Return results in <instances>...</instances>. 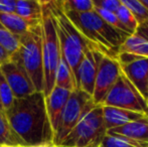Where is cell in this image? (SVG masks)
Wrapping results in <instances>:
<instances>
[{"label": "cell", "instance_id": "6da1fadb", "mask_svg": "<svg viewBox=\"0 0 148 147\" xmlns=\"http://www.w3.org/2000/svg\"><path fill=\"white\" fill-rule=\"evenodd\" d=\"M5 116L21 147L53 142V132L42 92H34L24 98L14 99L11 107L5 111Z\"/></svg>", "mask_w": 148, "mask_h": 147}, {"label": "cell", "instance_id": "7a4b0ae2", "mask_svg": "<svg viewBox=\"0 0 148 147\" xmlns=\"http://www.w3.org/2000/svg\"><path fill=\"white\" fill-rule=\"evenodd\" d=\"M78 31L104 55L117 59L119 47L129 36L107 24L95 10L84 13L64 12Z\"/></svg>", "mask_w": 148, "mask_h": 147}, {"label": "cell", "instance_id": "3957f363", "mask_svg": "<svg viewBox=\"0 0 148 147\" xmlns=\"http://www.w3.org/2000/svg\"><path fill=\"white\" fill-rule=\"evenodd\" d=\"M49 6L56 18L60 55L69 65L76 81L78 69L85 53L88 49H96L69 20L60 8L59 1H49Z\"/></svg>", "mask_w": 148, "mask_h": 147}, {"label": "cell", "instance_id": "277c9868", "mask_svg": "<svg viewBox=\"0 0 148 147\" xmlns=\"http://www.w3.org/2000/svg\"><path fill=\"white\" fill-rule=\"evenodd\" d=\"M41 39H42L43 94L49 96L55 88V78L60 59V49L56 25V18L49 6V1H41Z\"/></svg>", "mask_w": 148, "mask_h": 147}, {"label": "cell", "instance_id": "5b68a950", "mask_svg": "<svg viewBox=\"0 0 148 147\" xmlns=\"http://www.w3.org/2000/svg\"><path fill=\"white\" fill-rule=\"evenodd\" d=\"M10 59L18 62L21 65L30 78L35 92L43 93L42 39L40 23L20 36L19 49L10 57Z\"/></svg>", "mask_w": 148, "mask_h": 147}, {"label": "cell", "instance_id": "8992f818", "mask_svg": "<svg viewBox=\"0 0 148 147\" xmlns=\"http://www.w3.org/2000/svg\"><path fill=\"white\" fill-rule=\"evenodd\" d=\"M107 130L101 105H96L70 132L59 147H100Z\"/></svg>", "mask_w": 148, "mask_h": 147}, {"label": "cell", "instance_id": "52a82bcc", "mask_svg": "<svg viewBox=\"0 0 148 147\" xmlns=\"http://www.w3.org/2000/svg\"><path fill=\"white\" fill-rule=\"evenodd\" d=\"M95 106L92 97L88 94L81 90L73 91L53 134V143L60 146L64 138L76 127L79 121Z\"/></svg>", "mask_w": 148, "mask_h": 147}, {"label": "cell", "instance_id": "ba28073f", "mask_svg": "<svg viewBox=\"0 0 148 147\" xmlns=\"http://www.w3.org/2000/svg\"><path fill=\"white\" fill-rule=\"evenodd\" d=\"M101 106L142 113L148 116V104L128 79L121 74L117 82L105 97Z\"/></svg>", "mask_w": 148, "mask_h": 147}, {"label": "cell", "instance_id": "9c48e42d", "mask_svg": "<svg viewBox=\"0 0 148 147\" xmlns=\"http://www.w3.org/2000/svg\"><path fill=\"white\" fill-rule=\"evenodd\" d=\"M122 74L120 65L116 59H112L107 55H103L98 68L94 87L93 100L95 105H101L105 97L110 92L119 77Z\"/></svg>", "mask_w": 148, "mask_h": 147}, {"label": "cell", "instance_id": "30bf717a", "mask_svg": "<svg viewBox=\"0 0 148 147\" xmlns=\"http://www.w3.org/2000/svg\"><path fill=\"white\" fill-rule=\"evenodd\" d=\"M0 72L9 85L14 99L24 98L35 92L30 78L18 62L10 59L4 63L0 66Z\"/></svg>", "mask_w": 148, "mask_h": 147}, {"label": "cell", "instance_id": "8fae6325", "mask_svg": "<svg viewBox=\"0 0 148 147\" xmlns=\"http://www.w3.org/2000/svg\"><path fill=\"white\" fill-rule=\"evenodd\" d=\"M103 55V53L94 49H88L85 53L76 77L77 90L83 91L91 97L93 96L96 76Z\"/></svg>", "mask_w": 148, "mask_h": 147}, {"label": "cell", "instance_id": "7c38bea8", "mask_svg": "<svg viewBox=\"0 0 148 147\" xmlns=\"http://www.w3.org/2000/svg\"><path fill=\"white\" fill-rule=\"evenodd\" d=\"M123 75L134 86L147 102L148 98V57H139L134 62L120 65Z\"/></svg>", "mask_w": 148, "mask_h": 147}, {"label": "cell", "instance_id": "4fadbf2b", "mask_svg": "<svg viewBox=\"0 0 148 147\" xmlns=\"http://www.w3.org/2000/svg\"><path fill=\"white\" fill-rule=\"evenodd\" d=\"M71 93H72L71 91L55 87L49 96L45 97V108L53 134L58 128L60 116L70 98Z\"/></svg>", "mask_w": 148, "mask_h": 147}, {"label": "cell", "instance_id": "5bb4252c", "mask_svg": "<svg viewBox=\"0 0 148 147\" xmlns=\"http://www.w3.org/2000/svg\"><path fill=\"white\" fill-rule=\"evenodd\" d=\"M102 110H103L104 124L107 131L148 117L145 114L119 109L115 107L102 106Z\"/></svg>", "mask_w": 148, "mask_h": 147}, {"label": "cell", "instance_id": "9a60e30c", "mask_svg": "<svg viewBox=\"0 0 148 147\" xmlns=\"http://www.w3.org/2000/svg\"><path fill=\"white\" fill-rule=\"evenodd\" d=\"M107 133L124 136V137L148 144V117L142 120L131 122L121 127L108 130Z\"/></svg>", "mask_w": 148, "mask_h": 147}, {"label": "cell", "instance_id": "2e32d148", "mask_svg": "<svg viewBox=\"0 0 148 147\" xmlns=\"http://www.w3.org/2000/svg\"><path fill=\"white\" fill-rule=\"evenodd\" d=\"M39 23L40 21H29L18 16L16 13H0V25L18 36L25 34Z\"/></svg>", "mask_w": 148, "mask_h": 147}, {"label": "cell", "instance_id": "e0dca14e", "mask_svg": "<svg viewBox=\"0 0 148 147\" xmlns=\"http://www.w3.org/2000/svg\"><path fill=\"white\" fill-rule=\"evenodd\" d=\"M18 16L29 21H40L42 15L41 1L36 0H18L16 1L15 12Z\"/></svg>", "mask_w": 148, "mask_h": 147}, {"label": "cell", "instance_id": "ac0fdd59", "mask_svg": "<svg viewBox=\"0 0 148 147\" xmlns=\"http://www.w3.org/2000/svg\"><path fill=\"white\" fill-rule=\"evenodd\" d=\"M119 53H129L142 57H148V40L137 34L129 36L119 47Z\"/></svg>", "mask_w": 148, "mask_h": 147}, {"label": "cell", "instance_id": "d6986e66", "mask_svg": "<svg viewBox=\"0 0 148 147\" xmlns=\"http://www.w3.org/2000/svg\"><path fill=\"white\" fill-rule=\"evenodd\" d=\"M55 87L64 89V90L71 91V92L77 90L74 75H73L70 67H69V65L66 64V62L64 61V59L62 57H60L59 66H58L57 69V73H56Z\"/></svg>", "mask_w": 148, "mask_h": 147}, {"label": "cell", "instance_id": "ffe728a7", "mask_svg": "<svg viewBox=\"0 0 148 147\" xmlns=\"http://www.w3.org/2000/svg\"><path fill=\"white\" fill-rule=\"evenodd\" d=\"M21 146L18 138L13 133L5 113L0 112V147L1 146Z\"/></svg>", "mask_w": 148, "mask_h": 147}, {"label": "cell", "instance_id": "44dd1931", "mask_svg": "<svg viewBox=\"0 0 148 147\" xmlns=\"http://www.w3.org/2000/svg\"><path fill=\"white\" fill-rule=\"evenodd\" d=\"M100 147H148V144L124 137V136L106 133Z\"/></svg>", "mask_w": 148, "mask_h": 147}, {"label": "cell", "instance_id": "7402d4cb", "mask_svg": "<svg viewBox=\"0 0 148 147\" xmlns=\"http://www.w3.org/2000/svg\"><path fill=\"white\" fill-rule=\"evenodd\" d=\"M0 46L3 47L11 57L19 49L20 36L11 34L5 28L0 27Z\"/></svg>", "mask_w": 148, "mask_h": 147}, {"label": "cell", "instance_id": "603a6c76", "mask_svg": "<svg viewBox=\"0 0 148 147\" xmlns=\"http://www.w3.org/2000/svg\"><path fill=\"white\" fill-rule=\"evenodd\" d=\"M60 6L64 12H77L84 13L94 10V4L92 0H64L59 1Z\"/></svg>", "mask_w": 148, "mask_h": 147}, {"label": "cell", "instance_id": "cb8c5ba5", "mask_svg": "<svg viewBox=\"0 0 148 147\" xmlns=\"http://www.w3.org/2000/svg\"><path fill=\"white\" fill-rule=\"evenodd\" d=\"M121 2L123 5L128 8L139 25L148 20V9L141 1L139 0H121Z\"/></svg>", "mask_w": 148, "mask_h": 147}, {"label": "cell", "instance_id": "d4e9b609", "mask_svg": "<svg viewBox=\"0 0 148 147\" xmlns=\"http://www.w3.org/2000/svg\"><path fill=\"white\" fill-rule=\"evenodd\" d=\"M115 14L117 16L118 20L121 22V24L130 32V34H133L136 32L139 24L126 6L121 4V6L119 7V9L117 10V12Z\"/></svg>", "mask_w": 148, "mask_h": 147}, {"label": "cell", "instance_id": "484cf974", "mask_svg": "<svg viewBox=\"0 0 148 147\" xmlns=\"http://www.w3.org/2000/svg\"><path fill=\"white\" fill-rule=\"evenodd\" d=\"M13 101H14L13 93H12L9 85L6 82L4 76L0 72V102H1L4 113L11 107Z\"/></svg>", "mask_w": 148, "mask_h": 147}, {"label": "cell", "instance_id": "4316f807", "mask_svg": "<svg viewBox=\"0 0 148 147\" xmlns=\"http://www.w3.org/2000/svg\"><path fill=\"white\" fill-rule=\"evenodd\" d=\"M95 8L106 10V11L116 13L121 6V0H92Z\"/></svg>", "mask_w": 148, "mask_h": 147}, {"label": "cell", "instance_id": "83f0119b", "mask_svg": "<svg viewBox=\"0 0 148 147\" xmlns=\"http://www.w3.org/2000/svg\"><path fill=\"white\" fill-rule=\"evenodd\" d=\"M15 0H0V13H14Z\"/></svg>", "mask_w": 148, "mask_h": 147}, {"label": "cell", "instance_id": "f1b7e54d", "mask_svg": "<svg viewBox=\"0 0 148 147\" xmlns=\"http://www.w3.org/2000/svg\"><path fill=\"white\" fill-rule=\"evenodd\" d=\"M135 34L143 36L144 38H146L148 40V20L147 21H145L144 23L138 25V28H137V30H136Z\"/></svg>", "mask_w": 148, "mask_h": 147}, {"label": "cell", "instance_id": "f546056e", "mask_svg": "<svg viewBox=\"0 0 148 147\" xmlns=\"http://www.w3.org/2000/svg\"><path fill=\"white\" fill-rule=\"evenodd\" d=\"M8 61H10V57L6 51L2 46H0V66L3 65L4 63H7Z\"/></svg>", "mask_w": 148, "mask_h": 147}, {"label": "cell", "instance_id": "4dcf8cb0", "mask_svg": "<svg viewBox=\"0 0 148 147\" xmlns=\"http://www.w3.org/2000/svg\"><path fill=\"white\" fill-rule=\"evenodd\" d=\"M32 147H59V146L56 145L53 142H47V143H42V144H39V145L32 146Z\"/></svg>", "mask_w": 148, "mask_h": 147}, {"label": "cell", "instance_id": "1f68e13d", "mask_svg": "<svg viewBox=\"0 0 148 147\" xmlns=\"http://www.w3.org/2000/svg\"><path fill=\"white\" fill-rule=\"evenodd\" d=\"M141 2H142V3L144 4L145 7H146L147 9H148V0H142V1H141Z\"/></svg>", "mask_w": 148, "mask_h": 147}, {"label": "cell", "instance_id": "d6a6232c", "mask_svg": "<svg viewBox=\"0 0 148 147\" xmlns=\"http://www.w3.org/2000/svg\"><path fill=\"white\" fill-rule=\"evenodd\" d=\"M0 112H3V113H4L3 108H2V105H1V102H0Z\"/></svg>", "mask_w": 148, "mask_h": 147}, {"label": "cell", "instance_id": "836d02e7", "mask_svg": "<svg viewBox=\"0 0 148 147\" xmlns=\"http://www.w3.org/2000/svg\"><path fill=\"white\" fill-rule=\"evenodd\" d=\"M1 147H21V146H1Z\"/></svg>", "mask_w": 148, "mask_h": 147}, {"label": "cell", "instance_id": "e575fe53", "mask_svg": "<svg viewBox=\"0 0 148 147\" xmlns=\"http://www.w3.org/2000/svg\"><path fill=\"white\" fill-rule=\"evenodd\" d=\"M147 104H148V98H147Z\"/></svg>", "mask_w": 148, "mask_h": 147}, {"label": "cell", "instance_id": "d590c367", "mask_svg": "<svg viewBox=\"0 0 148 147\" xmlns=\"http://www.w3.org/2000/svg\"><path fill=\"white\" fill-rule=\"evenodd\" d=\"M0 27H2V26H1V25H0Z\"/></svg>", "mask_w": 148, "mask_h": 147}]
</instances>
